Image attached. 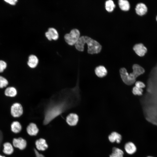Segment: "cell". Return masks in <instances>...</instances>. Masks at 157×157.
<instances>
[{
	"instance_id": "1",
	"label": "cell",
	"mask_w": 157,
	"mask_h": 157,
	"mask_svg": "<svg viewBox=\"0 0 157 157\" xmlns=\"http://www.w3.org/2000/svg\"><path fill=\"white\" fill-rule=\"evenodd\" d=\"M84 37L85 43L88 45V53H97L100 51L101 46L97 41L87 36H84Z\"/></svg>"
},
{
	"instance_id": "2",
	"label": "cell",
	"mask_w": 157,
	"mask_h": 157,
	"mask_svg": "<svg viewBox=\"0 0 157 157\" xmlns=\"http://www.w3.org/2000/svg\"><path fill=\"white\" fill-rule=\"evenodd\" d=\"M80 33L79 31L76 28L71 30L69 33L66 34L64 38L66 42L69 45L75 44L80 38Z\"/></svg>"
},
{
	"instance_id": "3",
	"label": "cell",
	"mask_w": 157,
	"mask_h": 157,
	"mask_svg": "<svg viewBox=\"0 0 157 157\" xmlns=\"http://www.w3.org/2000/svg\"><path fill=\"white\" fill-rule=\"evenodd\" d=\"M133 72L129 74V77L131 80L135 82L136 78L145 72L144 69L140 65L134 64L132 66Z\"/></svg>"
},
{
	"instance_id": "4",
	"label": "cell",
	"mask_w": 157,
	"mask_h": 157,
	"mask_svg": "<svg viewBox=\"0 0 157 157\" xmlns=\"http://www.w3.org/2000/svg\"><path fill=\"white\" fill-rule=\"evenodd\" d=\"M23 112L22 106L19 103H14L11 107V114L14 117H20L23 114Z\"/></svg>"
},
{
	"instance_id": "5",
	"label": "cell",
	"mask_w": 157,
	"mask_h": 157,
	"mask_svg": "<svg viewBox=\"0 0 157 157\" xmlns=\"http://www.w3.org/2000/svg\"><path fill=\"white\" fill-rule=\"evenodd\" d=\"M119 72L121 78L126 85H131L135 83V82L130 79L129 77V73L125 68H121L119 69Z\"/></svg>"
},
{
	"instance_id": "6",
	"label": "cell",
	"mask_w": 157,
	"mask_h": 157,
	"mask_svg": "<svg viewBox=\"0 0 157 157\" xmlns=\"http://www.w3.org/2000/svg\"><path fill=\"white\" fill-rule=\"evenodd\" d=\"M13 144L14 147L21 150L25 148L27 145L26 140L22 138H14L13 140Z\"/></svg>"
},
{
	"instance_id": "7",
	"label": "cell",
	"mask_w": 157,
	"mask_h": 157,
	"mask_svg": "<svg viewBox=\"0 0 157 157\" xmlns=\"http://www.w3.org/2000/svg\"><path fill=\"white\" fill-rule=\"evenodd\" d=\"M124 151L129 155L134 154L136 151L137 148L135 145L131 142L126 143L124 146Z\"/></svg>"
},
{
	"instance_id": "8",
	"label": "cell",
	"mask_w": 157,
	"mask_h": 157,
	"mask_svg": "<svg viewBox=\"0 0 157 157\" xmlns=\"http://www.w3.org/2000/svg\"><path fill=\"white\" fill-rule=\"evenodd\" d=\"M108 139L109 141L111 143L116 142L119 144L121 142L122 140V136L118 132L113 131L108 135Z\"/></svg>"
},
{
	"instance_id": "9",
	"label": "cell",
	"mask_w": 157,
	"mask_h": 157,
	"mask_svg": "<svg viewBox=\"0 0 157 157\" xmlns=\"http://www.w3.org/2000/svg\"><path fill=\"white\" fill-rule=\"evenodd\" d=\"M133 49L136 53L140 56H144L147 51V48L142 43L135 44Z\"/></svg>"
},
{
	"instance_id": "10",
	"label": "cell",
	"mask_w": 157,
	"mask_h": 157,
	"mask_svg": "<svg viewBox=\"0 0 157 157\" xmlns=\"http://www.w3.org/2000/svg\"><path fill=\"white\" fill-rule=\"evenodd\" d=\"M66 121L67 123L70 126H75L77 124L78 122V117L76 114L70 113L67 116Z\"/></svg>"
},
{
	"instance_id": "11",
	"label": "cell",
	"mask_w": 157,
	"mask_h": 157,
	"mask_svg": "<svg viewBox=\"0 0 157 157\" xmlns=\"http://www.w3.org/2000/svg\"><path fill=\"white\" fill-rule=\"evenodd\" d=\"M94 72L96 76L100 78L106 76L108 73L106 69L102 65H99L96 67L95 69Z\"/></svg>"
},
{
	"instance_id": "12",
	"label": "cell",
	"mask_w": 157,
	"mask_h": 157,
	"mask_svg": "<svg viewBox=\"0 0 157 157\" xmlns=\"http://www.w3.org/2000/svg\"><path fill=\"white\" fill-rule=\"evenodd\" d=\"M35 144L37 149L39 150L44 151L48 147L46 140L41 138L36 140Z\"/></svg>"
},
{
	"instance_id": "13",
	"label": "cell",
	"mask_w": 157,
	"mask_h": 157,
	"mask_svg": "<svg viewBox=\"0 0 157 157\" xmlns=\"http://www.w3.org/2000/svg\"><path fill=\"white\" fill-rule=\"evenodd\" d=\"M26 131L29 135L35 136L38 133L39 129L35 124L32 123H30L27 126Z\"/></svg>"
},
{
	"instance_id": "14",
	"label": "cell",
	"mask_w": 157,
	"mask_h": 157,
	"mask_svg": "<svg viewBox=\"0 0 157 157\" xmlns=\"http://www.w3.org/2000/svg\"><path fill=\"white\" fill-rule=\"evenodd\" d=\"M147 8L144 3H139L137 4L135 8L136 12L139 15H144L147 11Z\"/></svg>"
},
{
	"instance_id": "15",
	"label": "cell",
	"mask_w": 157,
	"mask_h": 157,
	"mask_svg": "<svg viewBox=\"0 0 157 157\" xmlns=\"http://www.w3.org/2000/svg\"><path fill=\"white\" fill-rule=\"evenodd\" d=\"M124 151L122 149L115 147H113L112 152L109 157H124Z\"/></svg>"
},
{
	"instance_id": "16",
	"label": "cell",
	"mask_w": 157,
	"mask_h": 157,
	"mask_svg": "<svg viewBox=\"0 0 157 157\" xmlns=\"http://www.w3.org/2000/svg\"><path fill=\"white\" fill-rule=\"evenodd\" d=\"M38 62V60L36 56L33 55H31L29 56L27 64L30 67H35L37 66Z\"/></svg>"
},
{
	"instance_id": "17",
	"label": "cell",
	"mask_w": 157,
	"mask_h": 157,
	"mask_svg": "<svg viewBox=\"0 0 157 157\" xmlns=\"http://www.w3.org/2000/svg\"><path fill=\"white\" fill-rule=\"evenodd\" d=\"M85 44L84 36L80 37L75 44L76 48L78 51H82L84 50Z\"/></svg>"
},
{
	"instance_id": "18",
	"label": "cell",
	"mask_w": 157,
	"mask_h": 157,
	"mask_svg": "<svg viewBox=\"0 0 157 157\" xmlns=\"http://www.w3.org/2000/svg\"><path fill=\"white\" fill-rule=\"evenodd\" d=\"M3 153L6 155L12 154L14 151V148L12 144L9 142H6L3 144Z\"/></svg>"
},
{
	"instance_id": "19",
	"label": "cell",
	"mask_w": 157,
	"mask_h": 157,
	"mask_svg": "<svg viewBox=\"0 0 157 157\" xmlns=\"http://www.w3.org/2000/svg\"><path fill=\"white\" fill-rule=\"evenodd\" d=\"M22 129L20 123L17 121L13 122L11 125V129L12 131L15 133L20 132Z\"/></svg>"
},
{
	"instance_id": "20",
	"label": "cell",
	"mask_w": 157,
	"mask_h": 157,
	"mask_svg": "<svg viewBox=\"0 0 157 157\" xmlns=\"http://www.w3.org/2000/svg\"><path fill=\"white\" fill-rule=\"evenodd\" d=\"M17 93L16 89L13 87H9L7 88L5 90L4 94L6 96L14 97L15 96Z\"/></svg>"
},
{
	"instance_id": "21",
	"label": "cell",
	"mask_w": 157,
	"mask_h": 157,
	"mask_svg": "<svg viewBox=\"0 0 157 157\" xmlns=\"http://www.w3.org/2000/svg\"><path fill=\"white\" fill-rule=\"evenodd\" d=\"M119 4L121 9L124 11H127L130 8V4L129 2L126 0H119Z\"/></svg>"
},
{
	"instance_id": "22",
	"label": "cell",
	"mask_w": 157,
	"mask_h": 157,
	"mask_svg": "<svg viewBox=\"0 0 157 157\" xmlns=\"http://www.w3.org/2000/svg\"><path fill=\"white\" fill-rule=\"evenodd\" d=\"M47 32L52 39L56 40L58 39V34L55 28H49Z\"/></svg>"
},
{
	"instance_id": "23",
	"label": "cell",
	"mask_w": 157,
	"mask_h": 157,
	"mask_svg": "<svg viewBox=\"0 0 157 157\" xmlns=\"http://www.w3.org/2000/svg\"><path fill=\"white\" fill-rule=\"evenodd\" d=\"M115 7V5L112 0H108L106 1L105 8L109 12L112 11Z\"/></svg>"
},
{
	"instance_id": "24",
	"label": "cell",
	"mask_w": 157,
	"mask_h": 157,
	"mask_svg": "<svg viewBox=\"0 0 157 157\" xmlns=\"http://www.w3.org/2000/svg\"><path fill=\"white\" fill-rule=\"evenodd\" d=\"M132 93L135 95L141 96L142 95L143 90L142 89H140L135 86L132 89Z\"/></svg>"
},
{
	"instance_id": "25",
	"label": "cell",
	"mask_w": 157,
	"mask_h": 157,
	"mask_svg": "<svg viewBox=\"0 0 157 157\" xmlns=\"http://www.w3.org/2000/svg\"><path fill=\"white\" fill-rule=\"evenodd\" d=\"M7 80L3 76H0V88L6 87L8 84Z\"/></svg>"
},
{
	"instance_id": "26",
	"label": "cell",
	"mask_w": 157,
	"mask_h": 157,
	"mask_svg": "<svg viewBox=\"0 0 157 157\" xmlns=\"http://www.w3.org/2000/svg\"><path fill=\"white\" fill-rule=\"evenodd\" d=\"M7 66L6 63L3 60H0V73L2 72Z\"/></svg>"
},
{
	"instance_id": "27",
	"label": "cell",
	"mask_w": 157,
	"mask_h": 157,
	"mask_svg": "<svg viewBox=\"0 0 157 157\" xmlns=\"http://www.w3.org/2000/svg\"><path fill=\"white\" fill-rule=\"evenodd\" d=\"M135 86L140 89H142L146 86L142 82L138 81L135 83Z\"/></svg>"
},
{
	"instance_id": "28",
	"label": "cell",
	"mask_w": 157,
	"mask_h": 157,
	"mask_svg": "<svg viewBox=\"0 0 157 157\" xmlns=\"http://www.w3.org/2000/svg\"><path fill=\"white\" fill-rule=\"evenodd\" d=\"M6 2L12 5H15L17 2V0H4Z\"/></svg>"
},
{
	"instance_id": "29",
	"label": "cell",
	"mask_w": 157,
	"mask_h": 157,
	"mask_svg": "<svg viewBox=\"0 0 157 157\" xmlns=\"http://www.w3.org/2000/svg\"><path fill=\"white\" fill-rule=\"evenodd\" d=\"M34 151L36 157H45L43 155L40 153L35 149H34Z\"/></svg>"
},
{
	"instance_id": "30",
	"label": "cell",
	"mask_w": 157,
	"mask_h": 157,
	"mask_svg": "<svg viewBox=\"0 0 157 157\" xmlns=\"http://www.w3.org/2000/svg\"><path fill=\"white\" fill-rule=\"evenodd\" d=\"M0 157H5V156H2L0 155Z\"/></svg>"
},
{
	"instance_id": "31",
	"label": "cell",
	"mask_w": 157,
	"mask_h": 157,
	"mask_svg": "<svg viewBox=\"0 0 157 157\" xmlns=\"http://www.w3.org/2000/svg\"><path fill=\"white\" fill-rule=\"evenodd\" d=\"M147 157H153V156H147Z\"/></svg>"
},
{
	"instance_id": "32",
	"label": "cell",
	"mask_w": 157,
	"mask_h": 157,
	"mask_svg": "<svg viewBox=\"0 0 157 157\" xmlns=\"http://www.w3.org/2000/svg\"><path fill=\"white\" fill-rule=\"evenodd\" d=\"M156 20H157V17H156Z\"/></svg>"
}]
</instances>
